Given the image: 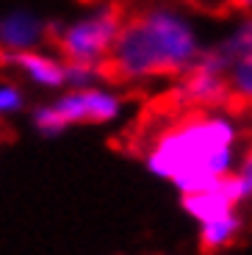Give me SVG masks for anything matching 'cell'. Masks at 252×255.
<instances>
[{"label":"cell","mask_w":252,"mask_h":255,"mask_svg":"<svg viewBox=\"0 0 252 255\" xmlns=\"http://www.w3.org/2000/svg\"><path fill=\"white\" fill-rule=\"evenodd\" d=\"M197 58L191 28L172 11L155 8L125 19L111 50L95 64V72L106 81L133 78H175Z\"/></svg>","instance_id":"cell-1"},{"label":"cell","mask_w":252,"mask_h":255,"mask_svg":"<svg viewBox=\"0 0 252 255\" xmlns=\"http://www.w3.org/2000/svg\"><path fill=\"white\" fill-rule=\"evenodd\" d=\"M122 22H125V6L117 0L111 6L100 8L95 17L81 19L72 28H67L64 33H56L50 42H56V47L67 56V61L95 67L111 50Z\"/></svg>","instance_id":"cell-2"},{"label":"cell","mask_w":252,"mask_h":255,"mask_svg":"<svg viewBox=\"0 0 252 255\" xmlns=\"http://www.w3.org/2000/svg\"><path fill=\"white\" fill-rule=\"evenodd\" d=\"M56 111L64 117V122H108L120 114L117 97L97 89H83L75 95H64L58 100Z\"/></svg>","instance_id":"cell-3"},{"label":"cell","mask_w":252,"mask_h":255,"mask_svg":"<svg viewBox=\"0 0 252 255\" xmlns=\"http://www.w3.org/2000/svg\"><path fill=\"white\" fill-rule=\"evenodd\" d=\"M44 28L36 17L31 14H11V17L0 19V45L14 47V50H25V47L36 45L42 39Z\"/></svg>","instance_id":"cell-4"},{"label":"cell","mask_w":252,"mask_h":255,"mask_svg":"<svg viewBox=\"0 0 252 255\" xmlns=\"http://www.w3.org/2000/svg\"><path fill=\"white\" fill-rule=\"evenodd\" d=\"M8 64L19 67V70L31 75L42 86H61L64 83V67L53 58H44L31 50H8Z\"/></svg>","instance_id":"cell-5"},{"label":"cell","mask_w":252,"mask_h":255,"mask_svg":"<svg viewBox=\"0 0 252 255\" xmlns=\"http://www.w3.org/2000/svg\"><path fill=\"white\" fill-rule=\"evenodd\" d=\"M183 208L189 211L191 217H197L200 222H214V219H222V217H227V214H233V205L216 191V186L211 191L186 194V197H183Z\"/></svg>","instance_id":"cell-6"},{"label":"cell","mask_w":252,"mask_h":255,"mask_svg":"<svg viewBox=\"0 0 252 255\" xmlns=\"http://www.w3.org/2000/svg\"><path fill=\"white\" fill-rule=\"evenodd\" d=\"M239 228H241V222L233 214H227L222 219H214V222H202V236H200L202 255H214L222 247H227V244L233 242V236L239 233Z\"/></svg>","instance_id":"cell-7"},{"label":"cell","mask_w":252,"mask_h":255,"mask_svg":"<svg viewBox=\"0 0 252 255\" xmlns=\"http://www.w3.org/2000/svg\"><path fill=\"white\" fill-rule=\"evenodd\" d=\"M33 120H36V128L42 130L44 136H56V133H61L64 128H67L64 117L58 114L56 109H39L36 114H33Z\"/></svg>","instance_id":"cell-8"},{"label":"cell","mask_w":252,"mask_h":255,"mask_svg":"<svg viewBox=\"0 0 252 255\" xmlns=\"http://www.w3.org/2000/svg\"><path fill=\"white\" fill-rule=\"evenodd\" d=\"M19 106H22V95H19L14 86H3V89H0V114L17 111Z\"/></svg>","instance_id":"cell-9"},{"label":"cell","mask_w":252,"mask_h":255,"mask_svg":"<svg viewBox=\"0 0 252 255\" xmlns=\"http://www.w3.org/2000/svg\"><path fill=\"white\" fill-rule=\"evenodd\" d=\"M233 8H252V0H230Z\"/></svg>","instance_id":"cell-10"}]
</instances>
